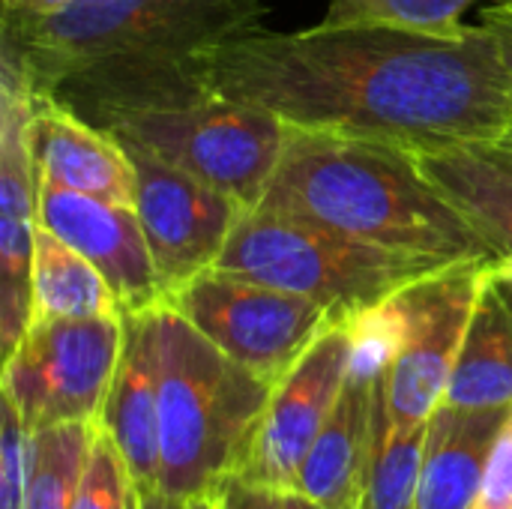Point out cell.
<instances>
[{
  "mask_svg": "<svg viewBox=\"0 0 512 509\" xmlns=\"http://www.w3.org/2000/svg\"><path fill=\"white\" fill-rule=\"evenodd\" d=\"M213 96L294 129L411 150L495 144L512 123V69L483 24L429 33L387 24L255 30L189 57Z\"/></svg>",
  "mask_w": 512,
  "mask_h": 509,
  "instance_id": "obj_1",
  "label": "cell"
},
{
  "mask_svg": "<svg viewBox=\"0 0 512 509\" xmlns=\"http://www.w3.org/2000/svg\"><path fill=\"white\" fill-rule=\"evenodd\" d=\"M441 267L498 261L471 219L396 141L288 126L285 153L258 204Z\"/></svg>",
  "mask_w": 512,
  "mask_h": 509,
  "instance_id": "obj_2",
  "label": "cell"
},
{
  "mask_svg": "<svg viewBox=\"0 0 512 509\" xmlns=\"http://www.w3.org/2000/svg\"><path fill=\"white\" fill-rule=\"evenodd\" d=\"M264 15L267 0H78L51 15L3 18V54L45 93L84 66L210 51L261 30Z\"/></svg>",
  "mask_w": 512,
  "mask_h": 509,
  "instance_id": "obj_3",
  "label": "cell"
},
{
  "mask_svg": "<svg viewBox=\"0 0 512 509\" xmlns=\"http://www.w3.org/2000/svg\"><path fill=\"white\" fill-rule=\"evenodd\" d=\"M261 381L168 303L159 306V492L210 498L237 474L270 399Z\"/></svg>",
  "mask_w": 512,
  "mask_h": 509,
  "instance_id": "obj_4",
  "label": "cell"
},
{
  "mask_svg": "<svg viewBox=\"0 0 512 509\" xmlns=\"http://www.w3.org/2000/svg\"><path fill=\"white\" fill-rule=\"evenodd\" d=\"M216 267L306 297L333 321H351L414 279L441 270V264L258 207L240 213Z\"/></svg>",
  "mask_w": 512,
  "mask_h": 509,
  "instance_id": "obj_5",
  "label": "cell"
},
{
  "mask_svg": "<svg viewBox=\"0 0 512 509\" xmlns=\"http://www.w3.org/2000/svg\"><path fill=\"white\" fill-rule=\"evenodd\" d=\"M105 132L204 180L246 210L261 204L288 141V123L276 114L213 93L120 117Z\"/></svg>",
  "mask_w": 512,
  "mask_h": 509,
  "instance_id": "obj_6",
  "label": "cell"
},
{
  "mask_svg": "<svg viewBox=\"0 0 512 509\" xmlns=\"http://www.w3.org/2000/svg\"><path fill=\"white\" fill-rule=\"evenodd\" d=\"M123 348V315L39 318L3 360V399L30 432L96 423Z\"/></svg>",
  "mask_w": 512,
  "mask_h": 509,
  "instance_id": "obj_7",
  "label": "cell"
},
{
  "mask_svg": "<svg viewBox=\"0 0 512 509\" xmlns=\"http://www.w3.org/2000/svg\"><path fill=\"white\" fill-rule=\"evenodd\" d=\"M165 303L267 384H276L333 324L318 303L222 267L174 288Z\"/></svg>",
  "mask_w": 512,
  "mask_h": 509,
  "instance_id": "obj_8",
  "label": "cell"
},
{
  "mask_svg": "<svg viewBox=\"0 0 512 509\" xmlns=\"http://www.w3.org/2000/svg\"><path fill=\"white\" fill-rule=\"evenodd\" d=\"M486 264H450L414 279L396 294L405 315V342L384 378L393 423L426 426L444 405Z\"/></svg>",
  "mask_w": 512,
  "mask_h": 509,
  "instance_id": "obj_9",
  "label": "cell"
},
{
  "mask_svg": "<svg viewBox=\"0 0 512 509\" xmlns=\"http://www.w3.org/2000/svg\"><path fill=\"white\" fill-rule=\"evenodd\" d=\"M351 369L348 321H333L273 384L249 435L237 477L291 492L297 471L330 420Z\"/></svg>",
  "mask_w": 512,
  "mask_h": 509,
  "instance_id": "obj_10",
  "label": "cell"
},
{
  "mask_svg": "<svg viewBox=\"0 0 512 509\" xmlns=\"http://www.w3.org/2000/svg\"><path fill=\"white\" fill-rule=\"evenodd\" d=\"M123 147L138 180L135 213L147 234L168 300L174 288L216 267L246 207L141 147Z\"/></svg>",
  "mask_w": 512,
  "mask_h": 509,
  "instance_id": "obj_11",
  "label": "cell"
},
{
  "mask_svg": "<svg viewBox=\"0 0 512 509\" xmlns=\"http://www.w3.org/2000/svg\"><path fill=\"white\" fill-rule=\"evenodd\" d=\"M33 87L3 54L0 75V345L3 360L30 327L33 228L39 219V174L27 144Z\"/></svg>",
  "mask_w": 512,
  "mask_h": 509,
  "instance_id": "obj_12",
  "label": "cell"
},
{
  "mask_svg": "<svg viewBox=\"0 0 512 509\" xmlns=\"http://www.w3.org/2000/svg\"><path fill=\"white\" fill-rule=\"evenodd\" d=\"M39 222L111 282L123 312H144L165 303V288L135 207L105 204L39 180Z\"/></svg>",
  "mask_w": 512,
  "mask_h": 509,
  "instance_id": "obj_13",
  "label": "cell"
},
{
  "mask_svg": "<svg viewBox=\"0 0 512 509\" xmlns=\"http://www.w3.org/2000/svg\"><path fill=\"white\" fill-rule=\"evenodd\" d=\"M27 144L39 180L105 204L135 207L138 180L126 147L51 96L33 93Z\"/></svg>",
  "mask_w": 512,
  "mask_h": 509,
  "instance_id": "obj_14",
  "label": "cell"
},
{
  "mask_svg": "<svg viewBox=\"0 0 512 509\" xmlns=\"http://www.w3.org/2000/svg\"><path fill=\"white\" fill-rule=\"evenodd\" d=\"M96 423L117 444L141 495L159 492V306L123 312L120 363Z\"/></svg>",
  "mask_w": 512,
  "mask_h": 509,
  "instance_id": "obj_15",
  "label": "cell"
},
{
  "mask_svg": "<svg viewBox=\"0 0 512 509\" xmlns=\"http://www.w3.org/2000/svg\"><path fill=\"white\" fill-rule=\"evenodd\" d=\"M381 378H363L348 369L342 396L306 453L291 492L327 509H360L375 435V393Z\"/></svg>",
  "mask_w": 512,
  "mask_h": 509,
  "instance_id": "obj_16",
  "label": "cell"
},
{
  "mask_svg": "<svg viewBox=\"0 0 512 509\" xmlns=\"http://www.w3.org/2000/svg\"><path fill=\"white\" fill-rule=\"evenodd\" d=\"M444 405H512V258H498L483 267Z\"/></svg>",
  "mask_w": 512,
  "mask_h": 509,
  "instance_id": "obj_17",
  "label": "cell"
},
{
  "mask_svg": "<svg viewBox=\"0 0 512 509\" xmlns=\"http://www.w3.org/2000/svg\"><path fill=\"white\" fill-rule=\"evenodd\" d=\"M510 408L441 405L432 414L417 509H477L486 462Z\"/></svg>",
  "mask_w": 512,
  "mask_h": 509,
  "instance_id": "obj_18",
  "label": "cell"
},
{
  "mask_svg": "<svg viewBox=\"0 0 512 509\" xmlns=\"http://www.w3.org/2000/svg\"><path fill=\"white\" fill-rule=\"evenodd\" d=\"M429 180L471 219L486 243L512 258V165L492 147L414 150Z\"/></svg>",
  "mask_w": 512,
  "mask_h": 509,
  "instance_id": "obj_19",
  "label": "cell"
},
{
  "mask_svg": "<svg viewBox=\"0 0 512 509\" xmlns=\"http://www.w3.org/2000/svg\"><path fill=\"white\" fill-rule=\"evenodd\" d=\"M30 300V321L123 315L120 297L114 294L111 282L78 249H72L39 219L33 228Z\"/></svg>",
  "mask_w": 512,
  "mask_h": 509,
  "instance_id": "obj_20",
  "label": "cell"
},
{
  "mask_svg": "<svg viewBox=\"0 0 512 509\" xmlns=\"http://www.w3.org/2000/svg\"><path fill=\"white\" fill-rule=\"evenodd\" d=\"M384 378L375 393V435H372V453H369L360 509H417L429 423L426 426L393 423L387 411Z\"/></svg>",
  "mask_w": 512,
  "mask_h": 509,
  "instance_id": "obj_21",
  "label": "cell"
},
{
  "mask_svg": "<svg viewBox=\"0 0 512 509\" xmlns=\"http://www.w3.org/2000/svg\"><path fill=\"white\" fill-rule=\"evenodd\" d=\"M93 426L66 423L33 432L27 509H75Z\"/></svg>",
  "mask_w": 512,
  "mask_h": 509,
  "instance_id": "obj_22",
  "label": "cell"
},
{
  "mask_svg": "<svg viewBox=\"0 0 512 509\" xmlns=\"http://www.w3.org/2000/svg\"><path fill=\"white\" fill-rule=\"evenodd\" d=\"M501 0H330L324 24H387L429 33H453L465 27V15L477 6Z\"/></svg>",
  "mask_w": 512,
  "mask_h": 509,
  "instance_id": "obj_23",
  "label": "cell"
},
{
  "mask_svg": "<svg viewBox=\"0 0 512 509\" xmlns=\"http://www.w3.org/2000/svg\"><path fill=\"white\" fill-rule=\"evenodd\" d=\"M75 509H141V489L111 435L96 423Z\"/></svg>",
  "mask_w": 512,
  "mask_h": 509,
  "instance_id": "obj_24",
  "label": "cell"
},
{
  "mask_svg": "<svg viewBox=\"0 0 512 509\" xmlns=\"http://www.w3.org/2000/svg\"><path fill=\"white\" fill-rule=\"evenodd\" d=\"M30 438L33 432L18 417L15 405L3 399L0 429V509H27L30 477Z\"/></svg>",
  "mask_w": 512,
  "mask_h": 509,
  "instance_id": "obj_25",
  "label": "cell"
},
{
  "mask_svg": "<svg viewBox=\"0 0 512 509\" xmlns=\"http://www.w3.org/2000/svg\"><path fill=\"white\" fill-rule=\"evenodd\" d=\"M477 509H512V408L492 444Z\"/></svg>",
  "mask_w": 512,
  "mask_h": 509,
  "instance_id": "obj_26",
  "label": "cell"
},
{
  "mask_svg": "<svg viewBox=\"0 0 512 509\" xmlns=\"http://www.w3.org/2000/svg\"><path fill=\"white\" fill-rule=\"evenodd\" d=\"M216 509H282V492L231 474L213 492Z\"/></svg>",
  "mask_w": 512,
  "mask_h": 509,
  "instance_id": "obj_27",
  "label": "cell"
},
{
  "mask_svg": "<svg viewBox=\"0 0 512 509\" xmlns=\"http://www.w3.org/2000/svg\"><path fill=\"white\" fill-rule=\"evenodd\" d=\"M480 24L495 36L507 66L512 69V3L510 0H501V3H492L480 12Z\"/></svg>",
  "mask_w": 512,
  "mask_h": 509,
  "instance_id": "obj_28",
  "label": "cell"
},
{
  "mask_svg": "<svg viewBox=\"0 0 512 509\" xmlns=\"http://www.w3.org/2000/svg\"><path fill=\"white\" fill-rule=\"evenodd\" d=\"M78 0H3V18H24V15H51Z\"/></svg>",
  "mask_w": 512,
  "mask_h": 509,
  "instance_id": "obj_29",
  "label": "cell"
},
{
  "mask_svg": "<svg viewBox=\"0 0 512 509\" xmlns=\"http://www.w3.org/2000/svg\"><path fill=\"white\" fill-rule=\"evenodd\" d=\"M141 509H195V501L171 498L165 492H150V495H141Z\"/></svg>",
  "mask_w": 512,
  "mask_h": 509,
  "instance_id": "obj_30",
  "label": "cell"
},
{
  "mask_svg": "<svg viewBox=\"0 0 512 509\" xmlns=\"http://www.w3.org/2000/svg\"><path fill=\"white\" fill-rule=\"evenodd\" d=\"M282 509H327V507H321V504H315V501H309V498H303V495H297V492H282Z\"/></svg>",
  "mask_w": 512,
  "mask_h": 509,
  "instance_id": "obj_31",
  "label": "cell"
},
{
  "mask_svg": "<svg viewBox=\"0 0 512 509\" xmlns=\"http://www.w3.org/2000/svg\"><path fill=\"white\" fill-rule=\"evenodd\" d=\"M486 147H492L504 162H510L512 165V123H510V129L504 132V138L501 141H495V144H486Z\"/></svg>",
  "mask_w": 512,
  "mask_h": 509,
  "instance_id": "obj_32",
  "label": "cell"
},
{
  "mask_svg": "<svg viewBox=\"0 0 512 509\" xmlns=\"http://www.w3.org/2000/svg\"><path fill=\"white\" fill-rule=\"evenodd\" d=\"M195 509H216V504H213V495H210V498H195Z\"/></svg>",
  "mask_w": 512,
  "mask_h": 509,
  "instance_id": "obj_33",
  "label": "cell"
},
{
  "mask_svg": "<svg viewBox=\"0 0 512 509\" xmlns=\"http://www.w3.org/2000/svg\"><path fill=\"white\" fill-rule=\"evenodd\" d=\"M510 3H512V0H510Z\"/></svg>",
  "mask_w": 512,
  "mask_h": 509,
  "instance_id": "obj_34",
  "label": "cell"
}]
</instances>
